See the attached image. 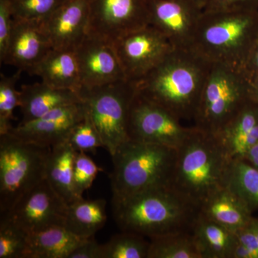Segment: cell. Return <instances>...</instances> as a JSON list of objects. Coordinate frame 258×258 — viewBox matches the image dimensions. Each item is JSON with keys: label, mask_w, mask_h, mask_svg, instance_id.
<instances>
[{"label": "cell", "mask_w": 258, "mask_h": 258, "mask_svg": "<svg viewBox=\"0 0 258 258\" xmlns=\"http://www.w3.org/2000/svg\"><path fill=\"white\" fill-rule=\"evenodd\" d=\"M212 63L192 49H174L142 79L137 93L179 120L195 119Z\"/></svg>", "instance_id": "cell-1"}, {"label": "cell", "mask_w": 258, "mask_h": 258, "mask_svg": "<svg viewBox=\"0 0 258 258\" xmlns=\"http://www.w3.org/2000/svg\"><path fill=\"white\" fill-rule=\"evenodd\" d=\"M113 217L122 231L149 239L191 232L200 207L172 186L145 190L124 198L112 197Z\"/></svg>", "instance_id": "cell-2"}, {"label": "cell", "mask_w": 258, "mask_h": 258, "mask_svg": "<svg viewBox=\"0 0 258 258\" xmlns=\"http://www.w3.org/2000/svg\"><path fill=\"white\" fill-rule=\"evenodd\" d=\"M258 40V10L203 12L191 49L212 64L244 72Z\"/></svg>", "instance_id": "cell-3"}, {"label": "cell", "mask_w": 258, "mask_h": 258, "mask_svg": "<svg viewBox=\"0 0 258 258\" xmlns=\"http://www.w3.org/2000/svg\"><path fill=\"white\" fill-rule=\"evenodd\" d=\"M230 161L215 135L194 125L177 149L171 186L200 207L209 195L225 186Z\"/></svg>", "instance_id": "cell-4"}, {"label": "cell", "mask_w": 258, "mask_h": 258, "mask_svg": "<svg viewBox=\"0 0 258 258\" xmlns=\"http://www.w3.org/2000/svg\"><path fill=\"white\" fill-rule=\"evenodd\" d=\"M111 157L113 197L124 198L153 188L171 186L177 149L128 139Z\"/></svg>", "instance_id": "cell-5"}, {"label": "cell", "mask_w": 258, "mask_h": 258, "mask_svg": "<svg viewBox=\"0 0 258 258\" xmlns=\"http://www.w3.org/2000/svg\"><path fill=\"white\" fill-rule=\"evenodd\" d=\"M50 150L9 133L0 135V217L45 179Z\"/></svg>", "instance_id": "cell-6"}, {"label": "cell", "mask_w": 258, "mask_h": 258, "mask_svg": "<svg viewBox=\"0 0 258 258\" xmlns=\"http://www.w3.org/2000/svg\"><path fill=\"white\" fill-rule=\"evenodd\" d=\"M249 100L248 83L244 72L212 64L194 119L195 126L216 135Z\"/></svg>", "instance_id": "cell-7"}, {"label": "cell", "mask_w": 258, "mask_h": 258, "mask_svg": "<svg viewBox=\"0 0 258 258\" xmlns=\"http://www.w3.org/2000/svg\"><path fill=\"white\" fill-rule=\"evenodd\" d=\"M88 115L111 156L128 141L131 107L137 95L132 81L122 80L79 91Z\"/></svg>", "instance_id": "cell-8"}, {"label": "cell", "mask_w": 258, "mask_h": 258, "mask_svg": "<svg viewBox=\"0 0 258 258\" xmlns=\"http://www.w3.org/2000/svg\"><path fill=\"white\" fill-rule=\"evenodd\" d=\"M192 129L181 125L175 115L137 93L129 113V139L179 149Z\"/></svg>", "instance_id": "cell-9"}, {"label": "cell", "mask_w": 258, "mask_h": 258, "mask_svg": "<svg viewBox=\"0 0 258 258\" xmlns=\"http://www.w3.org/2000/svg\"><path fill=\"white\" fill-rule=\"evenodd\" d=\"M87 35L113 44L149 25L147 0H88Z\"/></svg>", "instance_id": "cell-10"}, {"label": "cell", "mask_w": 258, "mask_h": 258, "mask_svg": "<svg viewBox=\"0 0 258 258\" xmlns=\"http://www.w3.org/2000/svg\"><path fill=\"white\" fill-rule=\"evenodd\" d=\"M68 206L45 179L0 219H8L30 235L52 227H64Z\"/></svg>", "instance_id": "cell-11"}, {"label": "cell", "mask_w": 258, "mask_h": 258, "mask_svg": "<svg viewBox=\"0 0 258 258\" xmlns=\"http://www.w3.org/2000/svg\"><path fill=\"white\" fill-rule=\"evenodd\" d=\"M125 79L135 82L174 50L166 37L152 25L120 37L113 44Z\"/></svg>", "instance_id": "cell-12"}, {"label": "cell", "mask_w": 258, "mask_h": 258, "mask_svg": "<svg viewBox=\"0 0 258 258\" xmlns=\"http://www.w3.org/2000/svg\"><path fill=\"white\" fill-rule=\"evenodd\" d=\"M149 25L174 49H191L203 14L193 0H147Z\"/></svg>", "instance_id": "cell-13"}, {"label": "cell", "mask_w": 258, "mask_h": 258, "mask_svg": "<svg viewBox=\"0 0 258 258\" xmlns=\"http://www.w3.org/2000/svg\"><path fill=\"white\" fill-rule=\"evenodd\" d=\"M82 88L126 80L113 44L88 35L76 49Z\"/></svg>", "instance_id": "cell-14"}, {"label": "cell", "mask_w": 258, "mask_h": 258, "mask_svg": "<svg viewBox=\"0 0 258 258\" xmlns=\"http://www.w3.org/2000/svg\"><path fill=\"white\" fill-rule=\"evenodd\" d=\"M86 113L83 102L61 107L37 119L19 123L9 134L24 142L52 147L66 142L71 131Z\"/></svg>", "instance_id": "cell-15"}, {"label": "cell", "mask_w": 258, "mask_h": 258, "mask_svg": "<svg viewBox=\"0 0 258 258\" xmlns=\"http://www.w3.org/2000/svg\"><path fill=\"white\" fill-rule=\"evenodd\" d=\"M52 48L41 22L14 19L3 63L29 74Z\"/></svg>", "instance_id": "cell-16"}, {"label": "cell", "mask_w": 258, "mask_h": 258, "mask_svg": "<svg viewBox=\"0 0 258 258\" xmlns=\"http://www.w3.org/2000/svg\"><path fill=\"white\" fill-rule=\"evenodd\" d=\"M88 0H66L42 22L52 47L76 50L87 36Z\"/></svg>", "instance_id": "cell-17"}, {"label": "cell", "mask_w": 258, "mask_h": 258, "mask_svg": "<svg viewBox=\"0 0 258 258\" xmlns=\"http://www.w3.org/2000/svg\"><path fill=\"white\" fill-rule=\"evenodd\" d=\"M79 91L52 87L41 82L23 85L20 90V123L37 119L49 112L76 103H82Z\"/></svg>", "instance_id": "cell-18"}, {"label": "cell", "mask_w": 258, "mask_h": 258, "mask_svg": "<svg viewBox=\"0 0 258 258\" xmlns=\"http://www.w3.org/2000/svg\"><path fill=\"white\" fill-rule=\"evenodd\" d=\"M215 136L231 160L243 158L258 143V104L249 100Z\"/></svg>", "instance_id": "cell-19"}, {"label": "cell", "mask_w": 258, "mask_h": 258, "mask_svg": "<svg viewBox=\"0 0 258 258\" xmlns=\"http://www.w3.org/2000/svg\"><path fill=\"white\" fill-rule=\"evenodd\" d=\"M200 214L212 221L237 232L252 220V212L227 186L220 188L200 204Z\"/></svg>", "instance_id": "cell-20"}, {"label": "cell", "mask_w": 258, "mask_h": 258, "mask_svg": "<svg viewBox=\"0 0 258 258\" xmlns=\"http://www.w3.org/2000/svg\"><path fill=\"white\" fill-rule=\"evenodd\" d=\"M52 87L80 91L82 88L76 50L52 48L29 72Z\"/></svg>", "instance_id": "cell-21"}, {"label": "cell", "mask_w": 258, "mask_h": 258, "mask_svg": "<svg viewBox=\"0 0 258 258\" xmlns=\"http://www.w3.org/2000/svg\"><path fill=\"white\" fill-rule=\"evenodd\" d=\"M77 152L66 141L51 147L45 179L68 205L79 198L75 191L74 161Z\"/></svg>", "instance_id": "cell-22"}, {"label": "cell", "mask_w": 258, "mask_h": 258, "mask_svg": "<svg viewBox=\"0 0 258 258\" xmlns=\"http://www.w3.org/2000/svg\"><path fill=\"white\" fill-rule=\"evenodd\" d=\"M191 233L202 258H232L237 243L236 232L200 214Z\"/></svg>", "instance_id": "cell-23"}, {"label": "cell", "mask_w": 258, "mask_h": 258, "mask_svg": "<svg viewBox=\"0 0 258 258\" xmlns=\"http://www.w3.org/2000/svg\"><path fill=\"white\" fill-rule=\"evenodd\" d=\"M86 240L75 235L64 226L30 234L25 258H69Z\"/></svg>", "instance_id": "cell-24"}, {"label": "cell", "mask_w": 258, "mask_h": 258, "mask_svg": "<svg viewBox=\"0 0 258 258\" xmlns=\"http://www.w3.org/2000/svg\"><path fill=\"white\" fill-rule=\"evenodd\" d=\"M106 202L103 199H78L68 206L64 227L81 238L94 237L107 221Z\"/></svg>", "instance_id": "cell-25"}, {"label": "cell", "mask_w": 258, "mask_h": 258, "mask_svg": "<svg viewBox=\"0 0 258 258\" xmlns=\"http://www.w3.org/2000/svg\"><path fill=\"white\" fill-rule=\"evenodd\" d=\"M225 186L240 198L250 211L258 210V168L243 158L232 159Z\"/></svg>", "instance_id": "cell-26"}, {"label": "cell", "mask_w": 258, "mask_h": 258, "mask_svg": "<svg viewBox=\"0 0 258 258\" xmlns=\"http://www.w3.org/2000/svg\"><path fill=\"white\" fill-rule=\"evenodd\" d=\"M148 258H202V256L191 232H180L150 239Z\"/></svg>", "instance_id": "cell-27"}, {"label": "cell", "mask_w": 258, "mask_h": 258, "mask_svg": "<svg viewBox=\"0 0 258 258\" xmlns=\"http://www.w3.org/2000/svg\"><path fill=\"white\" fill-rule=\"evenodd\" d=\"M149 246L144 236L123 231L102 244L101 258H148Z\"/></svg>", "instance_id": "cell-28"}, {"label": "cell", "mask_w": 258, "mask_h": 258, "mask_svg": "<svg viewBox=\"0 0 258 258\" xmlns=\"http://www.w3.org/2000/svg\"><path fill=\"white\" fill-rule=\"evenodd\" d=\"M22 71L18 70L13 76L1 75L0 80V135L8 134L13 128L15 108L20 106V91L16 85Z\"/></svg>", "instance_id": "cell-29"}, {"label": "cell", "mask_w": 258, "mask_h": 258, "mask_svg": "<svg viewBox=\"0 0 258 258\" xmlns=\"http://www.w3.org/2000/svg\"><path fill=\"white\" fill-rule=\"evenodd\" d=\"M28 236L10 220L0 219V258H25Z\"/></svg>", "instance_id": "cell-30"}, {"label": "cell", "mask_w": 258, "mask_h": 258, "mask_svg": "<svg viewBox=\"0 0 258 258\" xmlns=\"http://www.w3.org/2000/svg\"><path fill=\"white\" fill-rule=\"evenodd\" d=\"M66 0H11L15 20L44 21Z\"/></svg>", "instance_id": "cell-31"}, {"label": "cell", "mask_w": 258, "mask_h": 258, "mask_svg": "<svg viewBox=\"0 0 258 258\" xmlns=\"http://www.w3.org/2000/svg\"><path fill=\"white\" fill-rule=\"evenodd\" d=\"M67 142L77 152L96 153L98 148L104 147L101 136L87 111L84 118L71 131Z\"/></svg>", "instance_id": "cell-32"}, {"label": "cell", "mask_w": 258, "mask_h": 258, "mask_svg": "<svg viewBox=\"0 0 258 258\" xmlns=\"http://www.w3.org/2000/svg\"><path fill=\"white\" fill-rule=\"evenodd\" d=\"M101 171L103 169L86 152H77L74 161V183L75 191L79 198H83V193L91 188L97 174Z\"/></svg>", "instance_id": "cell-33"}, {"label": "cell", "mask_w": 258, "mask_h": 258, "mask_svg": "<svg viewBox=\"0 0 258 258\" xmlns=\"http://www.w3.org/2000/svg\"><path fill=\"white\" fill-rule=\"evenodd\" d=\"M236 235L237 243L232 258H258V238L252 220L248 225L237 231Z\"/></svg>", "instance_id": "cell-34"}, {"label": "cell", "mask_w": 258, "mask_h": 258, "mask_svg": "<svg viewBox=\"0 0 258 258\" xmlns=\"http://www.w3.org/2000/svg\"><path fill=\"white\" fill-rule=\"evenodd\" d=\"M11 0H0V61L6 55L13 23Z\"/></svg>", "instance_id": "cell-35"}, {"label": "cell", "mask_w": 258, "mask_h": 258, "mask_svg": "<svg viewBox=\"0 0 258 258\" xmlns=\"http://www.w3.org/2000/svg\"><path fill=\"white\" fill-rule=\"evenodd\" d=\"M235 10H258V0H210L203 12Z\"/></svg>", "instance_id": "cell-36"}, {"label": "cell", "mask_w": 258, "mask_h": 258, "mask_svg": "<svg viewBox=\"0 0 258 258\" xmlns=\"http://www.w3.org/2000/svg\"><path fill=\"white\" fill-rule=\"evenodd\" d=\"M102 244L94 237L86 239L70 254L69 258H101Z\"/></svg>", "instance_id": "cell-37"}, {"label": "cell", "mask_w": 258, "mask_h": 258, "mask_svg": "<svg viewBox=\"0 0 258 258\" xmlns=\"http://www.w3.org/2000/svg\"><path fill=\"white\" fill-rule=\"evenodd\" d=\"M244 73L246 76L258 74V40L247 58Z\"/></svg>", "instance_id": "cell-38"}, {"label": "cell", "mask_w": 258, "mask_h": 258, "mask_svg": "<svg viewBox=\"0 0 258 258\" xmlns=\"http://www.w3.org/2000/svg\"><path fill=\"white\" fill-rule=\"evenodd\" d=\"M247 78L249 99L258 104V74L251 75Z\"/></svg>", "instance_id": "cell-39"}, {"label": "cell", "mask_w": 258, "mask_h": 258, "mask_svg": "<svg viewBox=\"0 0 258 258\" xmlns=\"http://www.w3.org/2000/svg\"><path fill=\"white\" fill-rule=\"evenodd\" d=\"M243 159L258 168V143L249 149Z\"/></svg>", "instance_id": "cell-40"}, {"label": "cell", "mask_w": 258, "mask_h": 258, "mask_svg": "<svg viewBox=\"0 0 258 258\" xmlns=\"http://www.w3.org/2000/svg\"><path fill=\"white\" fill-rule=\"evenodd\" d=\"M197 5L201 8L202 10H205V8H206L207 5H208L209 2L210 0H193Z\"/></svg>", "instance_id": "cell-41"}, {"label": "cell", "mask_w": 258, "mask_h": 258, "mask_svg": "<svg viewBox=\"0 0 258 258\" xmlns=\"http://www.w3.org/2000/svg\"><path fill=\"white\" fill-rule=\"evenodd\" d=\"M252 225H253L254 230H255L256 235H257L258 238V219L254 218L253 217V219H252Z\"/></svg>", "instance_id": "cell-42"}]
</instances>
